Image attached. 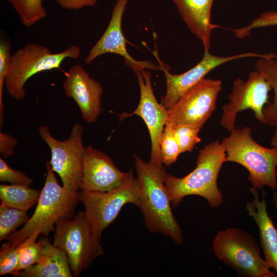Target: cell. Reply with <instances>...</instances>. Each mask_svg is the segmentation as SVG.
<instances>
[{"label": "cell", "mask_w": 277, "mask_h": 277, "mask_svg": "<svg viewBox=\"0 0 277 277\" xmlns=\"http://www.w3.org/2000/svg\"><path fill=\"white\" fill-rule=\"evenodd\" d=\"M226 162L224 144L216 140L200 150L196 166L183 177L167 173L165 184L173 207L178 206L188 195L205 198L212 207H217L223 202V195L217 186V177L223 164Z\"/></svg>", "instance_id": "2"}, {"label": "cell", "mask_w": 277, "mask_h": 277, "mask_svg": "<svg viewBox=\"0 0 277 277\" xmlns=\"http://www.w3.org/2000/svg\"><path fill=\"white\" fill-rule=\"evenodd\" d=\"M256 70L270 83L274 92L272 102L263 108L266 124L277 127V54L270 52L256 62Z\"/></svg>", "instance_id": "21"}, {"label": "cell", "mask_w": 277, "mask_h": 277, "mask_svg": "<svg viewBox=\"0 0 277 277\" xmlns=\"http://www.w3.org/2000/svg\"><path fill=\"white\" fill-rule=\"evenodd\" d=\"M80 200L85 208L94 234L101 240L103 231L117 217L123 207L131 203L138 207L141 188L132 170L128 179L117 188L106 192L80 190Z\"/></svg>", "instance_id": "8"}, {"label": "cell", "mask_w": 277, "mask_h": 277, "mask_svg": "<svg viewBox=\"0 0 277 277\" xmlns=\"http://www.w3.org/2000/svg\"><path fill=\"white\" fill-rule=\"evenodd\" d=\"M214 0H172L191 33L201 41L204 50H209L212 30L221 26L211 21Z\"/></svg>", "instance_id": "18"}, {"label": "cell", "mask_w": 277, "mask_h": 277, "mask_svg": "<svg viewBox=\"0 0 277 277\" xmlns=\"http://www.w3.org/2000/svg\"><path fill=\"white\" fill-rule=\"evenodd\" d=\"M273 26H277V11H269L260 14L250 25L243 28L233 29L232 31L235 36L242 38L250 36L252 29Z\"/></svg>", "instance_id": "29"}, {"label": "cell", "mask_w": 277, "mask_h": 277, "mask_svg": "<svg viewBox=\"0 0 277 277\" xmlns=\"http://www.w3.org/2000/svg\"><path fill=\"white\" fill-rule=\"evenodd\" d=\"M249 190L253 195V200L246 202V208L259 228L265 259L277 273V229L267 213L266 193H263L261 200L256 189L252 187Z\"/></svg>", "instance_id": "17"}, {"label": "cell", "mask_w": 277, "mask_h": 277, "mask_svg": "<svg viewBox=\"0 0 277 277\" xmlns=\"http://www.w3.org/2000/svg\"><path fill=\"white\" fill-rule=\"evenodd\" d=\"M130 171H121L110 156L89 146L84 147L80 190L106 192L124 183Z\"/></svg>", "instance_id": "15"}, {"label": "cell", "mask_w": 277, "mask_h": 277, "mask_svg": "<svg viewBox=\"0 0 277 277\" xmlns=\"http://www.w3.org/2000/svg\"><path fill=\"white\" fill-rule=\"evenodd\" d=\"M11 45L8 38L1 35L0 39V128L4 122L3 90L9 69L12 55Z\"/></svg>", "instance_id": "27"}, {"label": "cell", "mask_w": 277, "mask_h": 277, "mask_svg": "<svg viewBox=\"0 0 277 277\" xmlns=\"http://www.w3.org/2000/svg\"><path fill=\"white\" fill-rule=\"evenodd\" d=\"M17 277H72L65 253L49 242L44 247L37 263L17 272Z\"/></svg>", "instance_id": "19"}, {"label": "cell", "mask_w": 277, "mask_h": 277, "mask_svg": "<svg viewBox=\"0 0 277 277\" xmlns=\"http://www.w3.org/2000/svg\"><path fill=\"white\" fill-rule=\"evenodd\" d=\"M0 181L8 182L12 185L30 186L33 180L25 172L10 167L7 162L0 157Z\"/></svg>", "instance_id": "30"}, {"label": "cell", "mask_w": 277, "mask_h": 277, "mask_svg": "<svg viewBox=\"0 0 277 277\" xmlns=\"http://www.w3.org/2000/svg\"><path fill=\"white\" fill-rule=\"evenodd\" d=\"M267 54H260L253 52L228 56H217L212 54L209 50H204L202 60L189 70L180 74L170 72V67L159 60L160 70L164 72L166 83V92L161 98V103L168 110L170 109L186 92L195 86L211 70L227 62L249 57H264Z\"/></svg>", "instance_id": "12"}, {"label": "cell", "mask_w": 277, "mask_h": 277, "mask_svg": "<svg viewBox=\"0 0 277 277\" xmlns=\"http://www.w3.org/2000/svg\"><path fill=\"white\" fill-rule=\"evenodd\" d=\"M83 127L79 123L73 125L68 138L59 141L51 134L49 128L39 126V135L51 151V167L60 177L63 186L69 192L79 191L82 180L84 151Z\"/></svg>", "instance_id": "9"}, {"label": "cell", "mask_w": 277, "mask_h": 277, "mask_svg": "<svg viewBox=\"0 0 277 277\" xmlns=\"http://www.w3.org/2000/svg\"><path fill=\"white\" fill-rule=\"evenodd\" d=\"M12 5L21 23L29 27L47 16L43 0H7Z\"/></svg>", "instance_id": "23"}, {"label": "cell", "mask_w": 277, "mask_h": 277, "mask_svg": "<svg viewBox=\"0 0 277 277\" xmlns=\"http://www.w3.org/2000/svg\"><path fill=\"white\" fill-rule=\"evenodd\" d=\"M22 244L23 242L13 244L8 241L3 244L0 251V275L15 273Z\"/></svg>", "instance_id": "26"}, {"label": "cell", "mask_w": 277, "mask_h": 277, "mask_svg": "<svg viewBox=\"0 0 277 277\" xmlns=\"http://www.w3.org/2000/svg\"><path fill=\"white\" fill-rule=\"evenodd\" d=\"M39 234L38 232H35L23 241L18 264L13 276L37 263L40 259L44 246L49 241L48 237L45 236L41 238L38 242H36Z\"/></svg>", "instance_id": "22"}, {"label": "cell", "mask_w": 277, "mask_h": 277, "mask_svg": "<svg viewBox=\"0 0 277 277\" xmlns=\"http://www.w3.org/2000/svg\"><path fill=\"white\" fill-rule=\"evenodd\" d=\"M54 231L53 244L66 254L73 276L104 253L101 239L93 232L85 211H78L72 219L60 220Z\"/></svg>", "instance_id": "7"}, {"label": "cell", "mask_w": 277, "mask_h": 277, "mask_svg": "<svg viewBox=\"0 0 277 277\" xmlns=\"http://www.w3.org/2000/svg\"><path fill=\"white\" fill-rule=\"evenodd\" d=\"M134 163L141 188L138 207L145 227L151 232L161 233L175 243L182 244L183 234L171 209V202L165 184L167 173L163 165L146 162L137 155H134Z\"/></svg>", "instance_id": "1"}, {"label": "cell", "mask_w": 277, "mask_h": 277, "mask_svg": "<svg viewBox=\"0 0 277 277\" xmlns=\"http://www.w3.org/2000/svg\"><path fill=\"white\" fill-rule=\"evenodd\" d=\"M270 145L271 147L274 148L277 151V127L274 130L271 138Z\"/></svg>", "instance_id": "33"}, {"label": "cell", "mask_w": 277, "mask_h": 277, "mask_svg": "<svg viewBox=\"0 0 277 277\" xmlns=\"http://www.w3.org/2000/svg\"><path fill=\"white\" fill-rule=\"evenodd\" d=\"M173 128L181 153L186 151L191 152L195 145L201 141L198 136L200 129L195 126L179 124Z\"/></svg>", "instance_id": "28"}, {"label": "cell", "mask_w": 277, "mask_h": 277, "mask_svg": "<svg viewBox=\"0 0 277 277\" xmlns=\"http://www.w3.org/2000/svg\"><path fill=\"white\" fill-rule=\"evenodd\" d=\"M62 8L68 10H78L86 7H92L98 0H55Z\"/></svg>", "instance_id": "32"}, {"label": "cell", "mask_w": 277, "mask_h": 277, "mask_svg": "<svg viewBox=\"0 0 277 277\" xmlns=\"http://www.w3.org/2000/svg\"><path fill=\"white\" fill-rule=\"evenodd\" d=\"M222 142L226 152V162L236 163L247 169L248 180L253 188L258 190L267 186L273 190L277 189V151L256 142L249 126L233 129Z\"/></svg>", "instance_id": "4"}, {"label": "cell", "mask_w": 277, "mask_h": 277, "mask_svg": "<svg viewBox=\"0 0 277 277\" xmlns=\"http://www.w3.org/2000/svg\"><path fill=\"white\" fill-rule=\"evenodd\" d=\"M215 255L240 276L276 277L260 248L248 232L237 228L220 230L213 240Z\"/></svg>", "instance_id": "6"}, {"label": "cell", "mask_w": 277, "mask_h": 277, "mask_svg": "<svg viewBox=\"0 0 277 277\" xmlns=\"http://www.w3.org/2000/svg\"><path fill=\"white\" fill-rule=\"evenodd\" d=\"M135 73L140 89L139 104L133 112L120 114V119L122 120L126 117L137 115L143 120L151 140L149 162L163 165L160 153V141L167 121V109L156 99L151 85V72L147 69H143Z\"/></svg>", "instance_id": "13"}, {"label": "cell", "mask_w": 277, "mask_h": 277, "mask_svg": "<svg viewBox=\"0 0 277 277\" xmlns=\"http://www.w3.org/2000/svg\"><path fill=\"white\" fill-rule=\"evenodd\" d=\"M273 202L277 209V193L275 191H273Z\"/></svg>", "instance_id": "34"}, {"label": "cell", "mask_w": 277, "mask_h": 277, "mask_svg": "<svg viewBox=\"0 0 277 277\" xmlns=\"http://www.w3.org/2000/svg\"><path fill=\"white\" fill-rule=\"evenodd\" d=\"M160 153L162 164L167 167L175 163L181 153L173 128L168 124L165 125L161 137Z\"/></svg>", "instance_id": "25"}, {"label": "cell", "mask_w": 277, "mask_h": 277, "mask_svg": "<svg viewBox=\"0 0 277 277\" xmlns=\"http://www.w3.org/2000/svg\"><path fill=\"white\" fill-rule=\"evenodd\" d=\"M27 212L9 208L3 204L0 205V241L7 239L19 226L29 219Z\"/></svg>", "instance_id": "24"}, {"label": "cell", "mask_w": 277, "mask_h": 277, "mask_svg": "<svg viewBox=\"0 0 277 277\" xmlns=\"http://www.w3.org/2000/svg\"><path fill=\"white\" fill-rule=\"evenodd\" d=\"M46 180L35 210L21 229L8 236V241L11 243L22 242L35 232L48 237L58 221L73 217L80 202L79 191L69 192L58 184L50 161L46 162Z\"/></svg>", "instance_id": "3"}, {"label": "cell", "mask_w": 277, "mask_h": 277, "mask_svg": "<svg viewBox=\"0 0 277 277\" xmlns=\"http://www.w3.org/2000/svg\"><path fill=\"white\" fill-rule=\"evenodd\" d=\"M271 90L270 83L258 70L250 72L246 82L237 77L228 96V102L223 106L221 126L231 131L234 129L238 113L248 109L253 111L258 121L266 124L263 111L265 105L268 103V94Z\"/></svg>", "instance_id": "11"}, {"label": "cell", "mask_w": 277, "mask_h": 277, "mask_svg": "<svg viewBox=\"0 0 277 277\" xmlns=\"http://www.w3.org/2000/svg\"><path fill=\"white\" fill-rule=\"evenodd\" d=\"M129 0H117L112 11L109 23L100 39L90 50L85 59L90 64L96 57L105 53H114L124 58L125 63L134 73L143 69L160 70L150 62L138 61L128 53L126 39L122 31V19Z\"/></svg>", "instance_id": "14"}, {"label": "cell", "mask_w": 277, "mask_h": 277, "mask_svg": "<svg viewBox=\"0 0 277 277\" xmlns=\"http://www.w3.org/2000/svg\"><path fill=\"white\" fill-rule=\"evenodd\" d=\"M18 140L11 135L0 131V154L5 158L15 155L14 149Z\"/></svg>", "instance_id": "31"}, {"label": "cell", "mask_w": 277, "mask_h": 277, "mask_svg": "<svg viewBox=\"0 0 277 277\" xmlns=\"http://www.w3.org/2000/svg\"><path fill=\"white\" fill-rule=\"evenodd\" d=\"M65 76L63 87L66 97L74 100L83 120L95 123L101 112V84L80 65L71 67Z\"/></svg>", "instance_id": "16"}, {"label": "cell", "mask_w": 277, "mask_h": 277, "mask_svg": "<svg viewBox=\"0 0 277 277\" xmlns=\"http://www.w3.org/2000/svg\"><path fill=\"white\" fill-rule=\"evenodd\" d=\"M222 89L221 81L203 78L167 110L166 124H186L201 130L214 111Z\"/></svg>", "instance_id": "10"}, {"label": "cell", "mask_w": 277, "mask_h": 277, "mask_svg": "<svg viewBox=\"0 0 277 277\" xmlns=\"http://www.w3.org/2000/svg\"><path fill=\"white\" fill-rule=\"evenodd\" d=\"M80 54L81 49L76 45L53 53L45 46L35 43L26 44L12 55L5 81L7 92L16 101L23 100L26 95L24 86L30 78L44 71L58 69L64 60L76 59Z\"/></svg>", "instance_id": "5"}, {"label": "cell", "mask_w": 277, "mask_h": 277, "mask_svg": "<svg viewBox=\"0 0 277 277\" xmlns=\"http://www.w3.org/2000/svg\"><path fill=\"white\" fill-rule=\"evenodd\" d=\"M41 190L22 185H0V199L6 206L27 211L37 204Z\"/></svg>", "instance_id": "20"}]
</instances>
